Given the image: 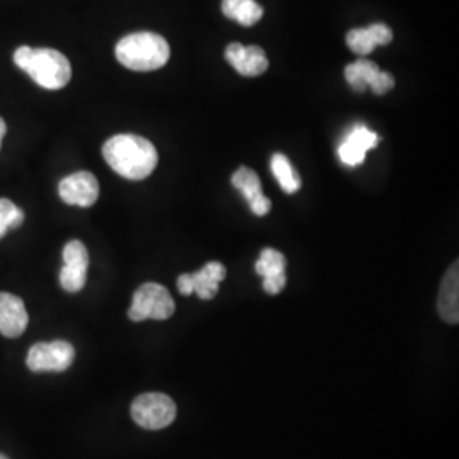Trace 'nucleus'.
Returning <instances> with one entry per match:
<instances>
[{
	"label": "nucleus",
	"instance_id": "4",
	"mask_svg": "<svg viewBox=\"0 0 459 459\" xmlns=\"http://www.w3.org/2000/svg\"><path fill=\"white\" fill-rule=\"evenodd\" d=\"M176 312L174 298L162 284L145 282L133 295L128 316L132 322L143 320H167Z\"/></svg>",
	"mask_w": 459,
	"mask_h": 459
},
{
	"label": "nucleus",
	"instance_id": "12",
	"mask_svg": "<svg viewBox=\"0 0 459 459\" xmlns=\"http://www.w3.org/2000/svg\"><path fill=\"white\" fill-rule=\"evenodd\" d=\"M437 312L444 322L458 324L459 322V267L458 261L447 269L439 290Z\"/></svg>",
	"mask_w": 459,
	"mask_h": 459
},
{
	"label": "nucleus",
	"instance_id": "22",
	"mask_svg": "<svg viewBox=\"0 0 459 459\" xmlns=\"http://www.w3.org/2000/svg\"><path fill=\"white\" fill-rule=\"evenodd\" d=\"M369 30L373 33V38H375L377 47H386V45H390L394 41V31L386 24L377 22V24H371Z\"/></svg>",
	"mask_w": 459,
	"mask_h": 459
},
{
	"label": "nucleus",
	"instance_id": "11",
	"mask_svg": "<svg viewBox=\"0 0 459 459\" xmlns=\"http://www.w3.org/2000/svg\"><path fill=\"white\" fill-rule=\"evenodd\" d=\"M30 324L24 301L11 293H0V333L7 339H17Z\"/></svg>",
	"mask_w": 459,
	"mask_h": 459
},
{
	"label": "nucleus",
	"instance_id": "25",
	"mask_svg": "<svg viewBox=\"0 0 459 459\" xmlns=\"http://www.w3.org/2000/svg\"><path fill=\"white\" fill-rule=\"evenodd\" d=\"M178 290H179V293L184 296H189L195 293L191 274H181V276H179V279H178Z\"/></svg>",
	"mask_w": 459,
	"mask_h": 459
},
{
	"label": "nucleus",
	"instance_id": "7",
	"mask_svg": "<svg viewBox=\"0 0 459 459\" xmlns=\"http://www.w3.org/2000/svg\"><path fill=\"white\" fill-rule=\"evenodd\" d=\"M89 269V252L81 240H70L64 247V267L60 284L66 293H79L85 288Z\"/></svg>",
	"mask_w": 459,
	"mask_h": 459
},
{
	"label": "nucleus",
	"instance_id": "26",
	"mask_svg": "<svg viewBox=\"0 0 459 459\" xmlns=\"http://www.w3.org/2000/svg\"><path fill=\"white\" fill-rule=\"evenodd\" d=\"M5 132H7V125H5V121L0 117V148H2V140H4V136H5Z\"/></svg>",
	"mask_w": 459,
	"mask_h": 459
},
{
	"label": "nucleus",
	"instance_id": "3",
	"mask_svg": "<svg viewBox=\"0 0 459 459\" xmlns=\"http://www.w3.org/2000/svg\"><path fill=\"white\" fill-rule=\"evenodd\" d=\"M116 58L121 65L134 72H153L167 65L170 47L160 34H128L116 45Z\"/></svg>",
	"mask_w": 459,
	"mask_h": 459
},
{
	"label": "nucleus",
	"instance_id": "19",
	"mask_svg": "<svg viewBox=\"0 0 459 459\" xmlns=\"http://www.w3.org/2000/svg\"><path fill=\"white\" fill-rule=\"evenodd\" d=\"M22 221L24 212L17 208L11 199L0 197V238H4L9 230L19 229Z\"/></svg>",
	"mask_w": 459,
	"mask_h": 459
},
{
	"label": "nucleus",
	"instance_id": "8",
	"mask_svg": "<svg viewBox=\"0 0 459 459\" xmlns=\"http://www.w3.org/2000/svg\"><path fill=\"white\" fill-rule=\"evenodd\" d=\"M58 195L62 201L70 206L91 208L98 203L99 182L92 172L81 170L58 184Z\"/></svg>",
	"mask_w": 459,
	"mask_h": 459
},
{
	"label": "nucleus",
	"instance_id": "17",
	"mask_svg": "<svg viewBox=\"0 0 459 459\" xmlns=\"http://www.w3.org/2000/svg\"><path fill=\"white\" fill-rule=\"evenodd\" d=\"M231 186L244 195L247 203L263 193L259 176L248 167H240L238 170H235V174L231 176Z\"/></svg>",
	"mask_w": 459,
	"mask_h": 459
},
{
	"label": "nucleus",
	"instance_id": "15",
	"mask_svg": "<svg viewBox=\"0 0 459 459\" xmlns=\"http://www.w3.org/2000/svg\"><path fill=\"white\" fill-rule=\"evenodd\" d=\"M377 74H379V66L366 58L345 66L344 70L345 81L356 92H364L377 79Z\"/></svg>",
	"mask_w": 459,
	"mask_h": 459
},
{
	"label": "nucleus",
	"instance_id": "13",
	"mask_svg": "<svg viewBox=\"0 0 459 459\" xmlns=\"http://www.w3.org/2000/svg\"><path fill=\"white\" fill-rule=\"evenodd\" d=\"M227 278V267L221 263H208L201 271L193 273V288L201 299H213L220 282Z\"/></svg>",
	"mask_w": 459,
	"mask_h": 459
},
{
	"label": "nucleus",
	"instance_id": "18",
	"mask_svg": "<svg viewBox=\"0 0 459 459\" xmlns=\"http://www.w3.org/2000/svg\"><path fill=\"white\" fill-rule=\"evenodd\" d=\"M286 259L276 248H264L261 257L255 264V273L263 278L286 274Z\"/></svg>",
	"mask_w": 459,
	"mask_h": 459
},
{
	"label": "nucleus",
	"instance_id": "20",
	"mask_svg": "<svg viewBox=\"0 0 459 459\" xmlns=\"http://www.w3.org/2000/svg\"><path fill=\"white\" fill-rule=\"evenodd\" d=\"M345 41H347V47L351 48L352 53L362 55V56L373 53L377 47V41H375V38H373V33H371V30H369V26H368V28L351 30V31L347 33V36H345Z\"/></svg>",
	"mask_w": 459,
	"mask_h": 459
},
{
	"label": "nucleus",
	"instance_id": "24",
	"mask_svg": "<svg viewBox=\"0 0 459 459\" xmlns=\"http://www.w3.org/2000/svg\"><path fill=\"white\" fill-rule=\"evenodd\" d=\"M248 204H250L252 213L257 214V216H265L271 212V201H269V197L264 196L263 193L257 195L254 199H250Z\"/></svg>",
	"mask_w": 459,
	"mask_h": 459
},
{
	"label": "nucleus",
	"instance_id": "23",
	"mask_svg": "<svg viewBox=\"0 0 459 459\" xmlns=\"http://www.w3.org/2000/svg\"><path fill=\"white\" fill-rule=\"evenodd\" d=\"M284 286H286V274L264 278V290L269 295H279L284 290Z\"/></svg>",
	"mask_w": 459,
	"mask_h": 459
},
{
	"label": "nucleus",
	"instance_id": "10",
	"mask_svg": "<svg viewBox=\"0 0 459 459\" xmlns=\"http://www.w3.org/2000/svg\"><path fill=\"white\" fill-rule=\"evenodd\" d=\"M225 58L244 77H257L263 75L269 68L267 55L261 47H244L240 43H231L227 47Z\"/></svg>",
	"mask_w": 459,
	"mask_h": 459
},
{
	"label": "nucleus",
	"instance_id": "9",
	"mask_svg": "<svg viewBox=\"0 0 459 459\" xmlns=\"http://www.w3.org/2000/svg\"><path fill=\"white\" fill-rule=\"evenodd\" d=\"M379 136L364 125H356L339 147L341 162L349 167H358L366 160V153L377 147Z\"/></svg>",
	"mask_w": 459,
	"mask_h": 459
},
{
	"label": "nucleus",
	"instance_id": "27",
	"mask_svg": "<svg viewBox=\"0 0 459 459\" xmlns=\"http://www.w3.org/2000/svg\"><path fill=\"white\" fill-rule=\"evenodd\" d=\"M0 459H9L5 455H0Z\"/></svg>",
	"mask_w": 459,
	"mask_h": 459
},
{
	"label": "nucleus",
	"instance_id": "6",
	"mask_svg": "<svg viewBox=\"0 0 459 459\" xmlns=\"http://www.w3.org/2000/svg\"><path fill=\"white\" fill-rule=\"evenodd\" d=\"M75 359V349L66 341L38 342L26 356L28 369L33 373H64Z\"/></svg>",
	"mask_w": 459,
	"mask_h": 459
},
{
	"label": "nucleus",
	"instance_id": "5",
	"mask_svg": "<svg viewBox=\"0 0 459 459\" xmlns=\"http://www.w3.org/2000/svg\"><path fill=\"white\" fill-rule=\"evenodd\" d=\"M176 415V402L165 394H143L133 400V420L147 430H160L170 426Z\"/></svg>",
	"mask_w": 459,
	"mask_h": 459
},
{
	"label": "nucleus",
	"instance_id": "16",
	"mask_svg": "<svg viewBox=\"0 0 459 459\" xmlns=\"http://www.w3.org/2000/svg\"><path fill=\"white\" fill-rule=\"evenodd\" d=\"M271 170L274 178L278 179L281 189L286 195H295L301 187V179L296 174L295 167L290 162V159L282 153H274L271 160Z\"/></svg>",
	"mask_w": 459,
	"mask_h": 459
},
{
	"label": "nucleus",
	"instance_id": "1",
	"mask_svg": "<svg viewBox=\"0 0 459 459\" xmlns=\"http://www.w3.org/2000/svg\"><path fill=\"white\" fill-rule=\"evenodd\" d=\"M102 155L108 165L125 179L143 181L159 164V153L152 142L138 134H116L109 138Z\"/></svg>",
	"mask_w": 459,
	"mask_h": 459
},
{
	"label": "nucleus",
	"instance_id": "14",
	"mask_svg": "<svg viewBox=\"0 0 459 459\" xmlns=\"http://www.w3.org/2000/svg\"><path fill=\"white\" fill-rule=\"evenodd\" d=\"M223 14L242 26H254L264 16L263 5L255 0H223Z\"/></svg>",
	"mask_w": 459,
	"mask_h": 459
},
{
	"label": "nucleus",
	"instance_id": "21",
	"mask_svg": "<svg viewBox=\"0 0 459 459\" xmlns=\"http://www.w3.org/2000/svg\"><path fill=\"white\" fill-rule=\"evenodd\" d=\"M369 87H371V91H373L377 96H383V94H386V92H390V91L394 89V75L388 74V72H381V70H379L377 79L371 82Z\"/></svg>",
	"mask_w": 459,
	"mask_h": 459
},
{
	"label": "nucleus",
	"instance_id": "2",
	"mask_svg": "<svg viewBox=\"0 0 459 459\" xmlns=\"http://www.w3.org/2000/svg\"><path fill=\"white\" fill-rule=\"evenodd\" d=\"M14 64L47 91H60L72 79V65L58 49L21 47L14 53Z\"/></svg>",
	"mask_w": 459,
	"mask_h": 459
}]
</instances>
